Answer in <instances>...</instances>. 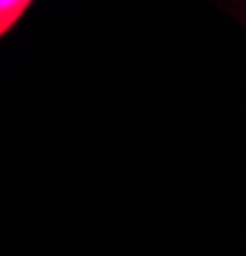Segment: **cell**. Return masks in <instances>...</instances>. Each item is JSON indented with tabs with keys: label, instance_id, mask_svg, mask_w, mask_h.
<instances>
[{
	"label": "cell",
	"instance_id": "obj_1",
	"mask_svg": "<svg viewBox=\"0 0 246 256\" xmlns=\"http://www.w3.org/2000/svg\"><path fill=\"white\" fill-rule=\"evenodd\" d=\"M34 0H0V38L13 31L24 13L31 8Z\"/></svg>",
	"mask_w": 246,
	"mask_h": 256
}]
</instances>
